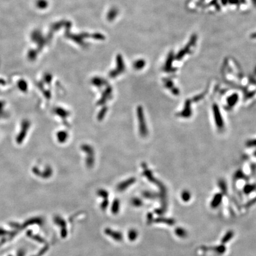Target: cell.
<instances>
[{
  "label": "cell",
  "instance_id": "7c38bea8",
  "mask_svg": "<svg viewBox=\"0 0 256 256\" xmlns=\"http://www.w3.org/2000/svg\"><path fill=\"white\" fill-rule=\"evenodd\" d=\"M232 236H233V232H231V231L228 232V233L224 236V238L222 239V243H226L228 241H229L232 238Z\"/></svg>",
  "mask_w": 256,
  "mask_h": 256
},
{
  "label": "cell",
  "instance_id": "5bb4252c",
  "mask_svg": "<svg viewBox=\"0 0 256 256\" xmlns=\"http://www.w3.org/2000/svg\"><path fill=\"white\" fill-rule=\"evenodd\" d=\"M172 61H173V55L170 54V55L169 56L167 63L166 65V68H167V69H168V70L170 68V67L171 66Z\"/></svg>",
  "mask_w": 256,
  "mask_h": 256
},
{
  "label": "cell",
  "instance_id": "ffe728a7",
  "mask_svg": "<svg viewBox=\"0 0 256 256\" xmlns=\"http://www.w3.org/2000/svg\"><path fill=\"white\" fill-rule=\"evenodd\" d=\"M252 2L256 6V0H252Z\"/></svg>",
  "mask_w": 256,
  "mask_h": 256
},
{
  "label": "cell",
  "instance_id": "44dd1931",
  "mask_svg": "<svg viewBox=\"0 0 256 256\" xmlns=\"http://www.w3.org/2000/svg\"><path fill=\"white\" fill-rule=\"evenodd\" d=\"M253 36H254V37H256V34H255L254 35H253Z\"/></svg>",
  "mask_w": 256,
  "mask_h": 256
},
{
  "label": "cell",
  "instance_id": "ac0fdd59",
  "mask_svg": "<svg viewBox=\"0 0 256 256\" xmlns=\"http://www.w3.org/2000/svg\"><path fill=\"white\" fill-rule=\"evenodd\" d=\"M224 250H225V248L224 246H219L217 248V251L219 253H222L224 252Z\"/></svg>",
  "mask_w": 256,
  "mask_h": 256
},
{
  "label": "cell",
  "instance_id": "3957f363",
  "mask_svg": "<svg viewBox=\"0 0 256 256\" xmlns=\"http://www.w3.org/2000/svg\"><path fill=\"white\" fill-rule=\"evenodd\" d=\"M113 90L110 86L106 87L105 90L102 92V97L97 102V105H103L106 103L111 97Z\"/></svg>",
  "mask_w": 256,
  "mask_h": 256
},
{
  "label": "cell",
  "instance_id": "6da1fadb",
  "mask_svg": "<svg viewBox=\"0 0 256 256\" xmlns=\"http://www.w3.org/2000/svg\"><path fill=\"white\" fill-rule=\"evenodd\" d=\"M136 114L139 122V133H140L141 136L145 137L148 135V131L146 124L144 109L141 106H139L138 107H137Z\"/></svg>",
  "mask_w": 256,
  "mask_h": 256
},
{
  "label": "cell",
  "instance_id": "8fae6325",
  "mask_svg": "<svg viewBox=\"0 0 256 256\" xmlns=\"http://www.w3.org/2000/svg\"><path fill=\"white\" fill-rule=\"evenodd\" d=\"M107 110H108V109H107V107L106 106L103 107L100 110V111H99V114L97 115V119H98L99 121H102L104 119V118L105 117V116H106V114L107 113Z\"/></svg>",
  "mask_w": 256,
  "mask_h": 256
},
{
  "label": "cell",
  "instance_id": "5b68a950",
  "mask_svg": "<svg viewBox=\"0 0 256 256\" xmlns=\"http://www.w3.org/2000/svg\"><path fill=\"white\" fill-rule=\"evenodd\" d=\"M196 39H197V37H196V35H194V36L191 38L190 42H189V43H188L187 45H186L185 48L184 49H183V50H181V52H180V53L177 55V58L178 59H181V58L183 57V56H184V55H185L186 54H187V53L189 52V49H190L192 46L195 43Z\"/></svg>",
  "mask_w": 256,
  "mask_h": 256
},
{
  "label": "cell",
  "instance_id": "8992f818",
  "mask_svg": "<svg viewBox=\"0 0 256 256\" xmlns=\"http://www.w3.org/2000/svg\"><path fill=\"white\" fill-rule=\"evenodd\" d=\"M55 113L63 119H65L69 116V112L61 107L56 108L55 109Z\"/></svg>",
  "mask_w": 256,
  "mask_h": 256
},
{
  "label": "cell",
  "instance_id": "4fadbf2b",
  "mask_svg": "<svg viewBox=\"0 0 256 256\" xmlns=\"http://www.w3.org/2000/svg\"><path fill=\"white\" fill-rule=\"evenodd\" d=\"M181 197H182V199L184 201L187 202L190 198V194L189 193V192L188 191H184L182 193Z\"/></svg>",
  "mask_w": 256,
  "mask_h": 256
},
{
  "label": "cell",
  "instance_id": "30bf717a",
  "mask_svg": "<svg viewBox=\"0 0 256 256\" xmlns=\"http://www.w3.org/2000/svg\"><path fill=\"white\" fill-rule=\"evenodd\" d=\"M92 83L96 87H101L106 84V81L101 78H95L92 81Z\"/></svg>",
  "mask_w": 256,
  "mask_h": 256
},
{
  "label": "cell",
  "instance_id": "2e32d148",
  "mask_svg": "<svg viewBox=\"0 0 256 256\" xmlns=\"http://www.w3.org/2000/svg\"><path fill=\"white\" fill-rule=\"evenodd\" d=\"M176 234H177L178 236H180V237H184V236H185V232H184V231L183 229H181V228H178V229L176 230Z\"/></svg>",
  "mask_w": 256,
  "mask_h": 256
},
{
  "label": "cell",
  "instance_id": "ba28073f",
  "mask_svg": "<svg viewBox=\"0 0 256 256\" xmlns=\"http://www.w3.org/2000/svg\"><path fill=\"white\" fill-rule=\"evenodd\" d=\"M222 198V196L221 194H220V193L217 194L214 196V197L212 201V203H211L212 207H217L218 206H219L221 202Z\"/></svg>",
  "mask_w": 256,
  "mask_h": 256
},
{
  "label": "cell",
  "instance_id": "9a60e30c",
  "mask_svg": "<svg viewBox=\"0 0 256 256\" xmlns=\"http://www.w3.org/2000/svg\"><path fill=\"white\" fill-rule=\"evenodd\" d=\"M255 188V186L252 185H246L245 188H244V191L245 193H250L251 192H252L254 189Z\"/></svg>",
  "mask_w": 256,
  "mask_h": 256
},
{
  "label": "cell",
  "instance_id": "9c48e42d",
  "mask_svg": "<svg viewBox=\"0 0 256 256\" xmlns=\"http://www.w3.org/2000/svg\"><path fill=\"white\" fill-rule=\"evenodd\" d=\"M238 95L237 94H234L233 95H232L231 96H230L228 100H227V102L228 103V105L230 106H234V105H236V103L238 101Z\"/></svg>",
  "mask_w": 256,
  "mask_h": 256
},
{
  "label": "cell",
  "instance_id": "d6986e66",
  "mask_svg": "<svg viewBox=\"0 0 256 256\" xmlns=\"http://www.w3.org/2000/svg\"><path fill=\"white\" fill-rule=\"evenodd\" d=\"M166 86L168 88H171L173 87V83L171 81H167L166 83Z\"/></svg>",
  "mask_w": 256,
  "mask_h": 256
},
{
  "label": "cell",
  "instance_id": "7402d4cb",
  "mask_svg": "<svg viewBox=\"0 0 256 256\" xmlns=\"http://www.w3.org/2000/svg\"><path fill=\"white\" fill-rule=\"evenodd\" d=\"M242 1H243V2H244V0H242Z\"/></svg>",
  "mask_w": 256,
  "mask_h": 256
},
{
  "label": "cell",
  "instance_id": "277c9868",
  "mask_svg": "<svg viewBox=\"0 0 256 256\" xmlns=\"http://www.w3.org/2000/svg\"><path fill=\"white\" fill-rule=\"evenodd\" d=\"M213 111L214 113L215 120V122H216L217 126L219 127V128H222L224 126V122L222 121V116H221V112L219 111V109L217 105L215 104L213 106Z\"/></svg>",
  "mask_w": 256,
  "mask_h": 256
},
{
  "label": "cell",
  "instance_id": "52a82bcc",
  "mask_svg": "<svg viewBox=\"0 0 256 256\" xmlns=\"http://www.w3.org/2000/svg\"><path fill=\"white\" fill-rule=\"evenodd\" d=\"M56 136L58 141L60 143H64L65 142H66V141H67L68 138V133L65 130H61L58 132Z\"/></svg>",
  "mask_w": 256,
  "mask_h": 256
},
{
  "label": "cell",
  "instance_id": "e0dca14e",
  "mask_svg": "<svg viewBox=\"0 0 256 256\" xmlns=\"http://www.w3.org/2000/svg\"><path fill=\"white\" fill-rule=\"evenodd\" d=\"M247 145L250 146V147H252V146H256V139H254V140H251L250 141L248 142L247 143Z\"/></svg>",
  "mask_w": 256,
  "mask_h": 256
},
{
  "label": "cell",
  "instance_id": "7a4b0ae2",
  "mask_svg": "<svg viewBox=\"0 0 256 256\" xmlns=\"http://www.w3.org/2000/svg\"><path fill=\"white\" fill-rule=\"evenodd\" d=\"M81 150L87 154V158L85 159L86 166L88 168H91L95 164V151L93 148L88 145L84 144L81 146Z\"/></svg>",
  "mask_w": 256,
  "mask_h": 256
}]
</instances>
